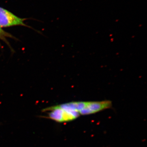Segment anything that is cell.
<instances>
[{"instance_id": "7a4b0ae2", "label": "cell", "mask_w": 147, "mask_h": 147, "mask_svg": "<svg viewBox=\"0 0 147 147\" xmlns=\"http://www.w3.org/2000/svg\"><path fill=\"white\" fill-rule=\"evenodd\" d=\"M25 18L18 17L13 13L0 7V26L7 28L14 26H27L24 23Z\"/></svg>"}, {"instance_id": "6da1fadb", "label": "cell", "mask_w": 147, "mask_h": 147, "mask_svg": "<svg viewBox=\"0 0 147 147\" xmlns=\"http://www.w3.org/2000/svg\"><path fill=\"white\" fill-rule=\"evenodd\" d=\"M44 112H47V117L58 123L71 121L78 118L80 114L61 107L59 105H55L44 109Z\"/></svg>"}, {"instance_id": "3957f363", "label": "cell", "mask_w": 147, "mask_h": 147, "mask_svg": "<svg viewBox=\"0 0 147 147\" xmlns=\"http://www.w3.org/2000/svg\"><path fill=\"white\" fill-rule=\"evenodd\" d=\"M7 38H13V36L10 34L3 30L0 26V40L5 41Z\"/></svg>"}]
</instances>
